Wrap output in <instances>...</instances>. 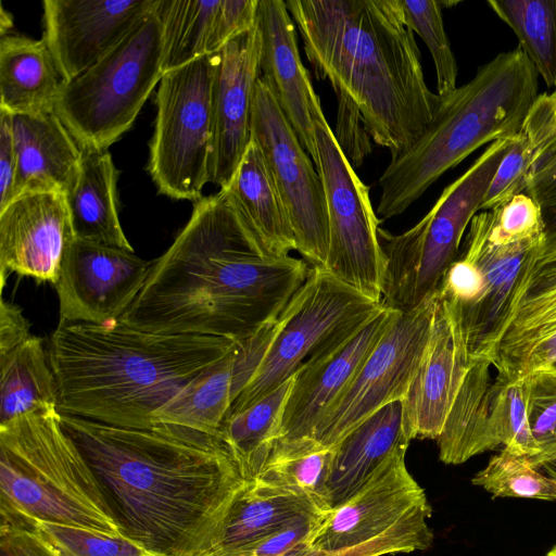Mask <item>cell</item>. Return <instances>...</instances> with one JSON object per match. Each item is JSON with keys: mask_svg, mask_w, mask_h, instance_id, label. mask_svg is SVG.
<instances>
[{"mask_svg": "<svg viewBox=\"0 0 556 556\" xmlns=\"http://www.w3.org/2000/svg\"><path fill=\"white\" fill-rule=\"evenodd\" d=\"M237 345L219 337L147 332L119 320H60L48 354L58 410L121 428L153 429L155 414Z\"/></svg>", "mask_w": 556, "mask_h": 556, "instance_id": "cell-4", "label": "cell"}, {"mask_svg": "<svg viewBox=\"0 0 556 556\" xmlns=\"http://www.w3.org/2000/svg\"><path fill=\"white\" fill-rule=\"evenodd\" d=\"M400 448L349 498L328 511L309 546L323 556H384L427 549L433 533L425 490Z\"/></svg>", "mask_w": 556, "mask_h": 556, "instance_id": "cell-9", "label": "cell"}, {"mask_svg": "<svg viewBox=\"0 0 556 556\" xmlns=\"http://www.w3.org/2000/svg\"><path fill=\"white\" fill-rule=\"evenodd\" d=\"M220 190L268 257L296 250L283 203L257 143L251 138L230 180Z\"/></svg>", "mask_w": 556, "mask_h": 556, "instance_id": "cell-25", "label": "cell"}, {"mask_svg": "<svg viewBox=\"0 0 556 556\" xmlns=\"http://www.w3.org/2000/svg\"><path fill=\"white\" fill-rule=\"evenodd\" d=\"M397 313L383 306L376 315L341 331L300 366L293 375L276 442L314 441L317 428Z\"/></svg>", "mask_w": 556, "mask_h": 556, "instance_id": "cell-16", "label": "cell"}, {"mask_svg": "<svg viewBox=\"0 0 556 556\" xmlns=\"http://www.w3.org/2000/svg\"><path fill=\"white\" fill-rule=\"evenodd\" d=\"M0 514L1 527L46 521L123 536L58 409L0 425Z\"/></svg>", "mask_w": 556, "mask_h": 556, "instance_id": "cell-6", "label": "cell"}, {"mask_svg": "<svg viewBox=\"0 0 556 556\" xmlns=\"http://www.w3.org/2000/svg\"><path fill=\"white\" fill-rule=\"evenodd\" d=\"M540 469H542L544 473L556 479V459L545 463Z\"/></svg>", "mask_w": 556, "mask_h": 556, "instance_id": "cell-51", "label": "cell"}, {"mask_svg": "<svg viewBox=\"0 0 556 556\" xmlns=\"http://www.w3.org/2000/svg\"><path fill=\"white\" fill-rule=\"evenodd\" d=\"M118 170L108 150H83L77 177L65 193L77 239L134 251L117 212Z\"/></svg>", "mask_w": 556, "mask_h": 556, "instance_id": "cell-29", "label": "cell"}, {"mask_svg": "<svg viewBox=\"0 0 556 556\" xmlns=\"http://www.w3.org/2000/svg\"><path fill=\"white\" fill-rule=\"evenodd\" d=\"M548 88L556 87V0H490Z\"/></svg>", "mask_w": 556, "mask_h": 556, "instance_id": "cell-36", "label": "cell"}, {"mask_svg": "<svg viewBox=\"0 0 556 556\" xmlns=\"http://www.w3.org/2000/svg\"><path fill=\"white\" fill-rule=\"evenodd\" d=\"M0 556H54L28 529L0 528Z\"/></svg>", "mask_w": 556, "mask_h": 556, "instance_id": "cell-48", "label": "cell"}, {"mask_svg": "<svg viewBox=\"0 0 556 556\" xmlns=\"http://www.w3.org/2000/svg\"><path fill=\"white\" fill-rule=\"evenodd\" d=\"M305 55L331 84L338 108L354 109L391 159L432 122L441 98L425 80L401 0H288Z\"/></svg>", "mask_w": 556, "mask_h": 556, "instance_id": "cell-3", "label": "cell"}, {"mask_svg": "<svg viewBox=\"0 0 556 556\" xmlns=\"http://www.w3.org/2000/svg\"><path fill=\"white\" fill-rule=\"evenodd\" d=\"M323 510L311 498L248 480L231 504L219 536L205 556H224Z\"/></svg>", "mask_w": 556, "mask_h": 556, "instance_id": "cell-28", "label": "cell"}, {"mask_svg": "<svg viewBox=\"0 0 556 556\" xmlns=\"http://www.w3.org/2000/svg\"><path fill=\"white\" fill-rule=\"evenodd\" d=\"M525 193L538 205L545 230L556 226V144L530 177Z\"/></svg>", "mask_w": 556, "mask_h": 556, "instance_id": "cell-45", "label": "cell"}, {"mask_svg": "<svg viewBox=\"0 0 556 556\" xmlns=\"http://www.w3.org/2000/svg\"><path fill=\"white\" fill-rule=\"evenodd\" d=\"M12 126L17 153L13 198L34 191L66 193L77 177L83 149L55 111L12 115Z\"/></svg>", "mask_w": 556, "mask_h": 556, "instance_id": "cell-24", "label": "cell"}, {"mask_svg": "<svg viewBox=\"0 0 556 556\" xmlns=\"http://www.w3.org/2000/svg\"><path fill=\"white\" fill-rule=\"evenodd\" d=\"M491 364L472 361L462 389L437 439L439 458L444 464L458 465L492 451L489 435V413L493 381Z\"/></svg>", "mask_w": 556, "mask_h": 556, "instance_id": "cell-33", "label": "cell"}, {"mask_svg": "<svg viewBox=\"0 0 556 556\" xmlns=\"http://www.w3.org/2000/svg\"><path fill=\"white\" fill-rule=\"evenodd\" d=\"M528 380V421L536 450L530 464L541 468L556 459V371L548 368L526 377Z\"/></svg>", "mask_w": 556, "mask_h": 556, "instance_id": "cell-42", "label": "cell"}, {"mask_svg": "<svg viewBox=\"0 0 556 556\" xmlns=\"http://www.w3.org/2000/svg\"><path fill=\"white\" fill-rule=\"evenodd\" d=\"M556 144V92L541 93L515 136L484 197L480 211L525 193L526 186Z\"/></svg>", "mask_w": 556, "mask_h": 556, "instance_id": "cell-31", "label": "cell"}, {"mask_svg": "<svg viewBox=\"0 0 556 556\" xmlns=\"http://www.w3.org/2000/svg\"><path fill=\"white\" fill-rule=\"evenodd\" d=\"M29 323L20 307L1 299L0 304V355L10 352L29 337Z\"/></svg>", "mask_w": 556, "mask_h": 556, "instance_id": "cell-47", "label": "cell"}, {"mask_svg": "<svg viewBox=\"0 0 556 556\" xmlns=\"http://www.w3.org/2000/svg\"><path fill=\"white\" fill-rule=\"evenodd\" d=\"M471 364L459 316L437 291L431 332L402 400L404 427L410 441L439 438Z\"/></svg>", "mask_w": 556, "mask_h": 556, "instance_id": "cell-19", "label": "cell"}, {"mask_svg": "<svg viewBox=\"0 0 556 556\" xmlns=\"http://www.w3.org/2000/svg\"><path fill=\"white\" fill-rule=\"evenodd\" d=\"M124 538L155 556H205L247 483L217 435L130 429L60 413Z\"/></svg>", "mask_w": 556, "mask_h": 556, "instance_id": "cell-1", "label": "cell"}, {"mask_svg": "<svg viewBox=\"0 0 556 556\" xmlns=\"http://www.w3.org/2000/svg\"><path fill=\"white\" fill-rule=\"evenodd\" d=\"M528 380H494L489 413L493 448L503 445L511 453L532 459L536 450L528 421Z\"/></svg>", "mask_w": 556, "mask_h": 556, "instance_id": "cell-38", "label": "cell"}, {"mask_svg": "<svg viewBox=\"0 0 556 556\" xmlns=\"http://www.w3.org/2000/svg\"><path fill=\"white\" fill-rule=\"evenodd\" d=\"M538 73L517 47L478 68L441 99L414 144L392 157L378 180L377 216L405 212L445 172L488 142L514 138L539 97Z\"/></svg>", "mask_w": 556, "mask_h": 556, "instance_id": "cell-5", "label": "cell"}, {"mask_svg": "<svg viewBox=\"0 0 556 556\" xmlns=\"http://www.w3.org/2000/svg\"><path fill=\"white\" fill-rule=\"evenodd\" d=\"M238 345L164 405L155 414L156 425H172L219 437L222 422L245 386Z\"/></svg>", "mask_w": 556, "mask_h": 556, "instance_id": "cell-30", "label": "cell"}, {"mask_svg": "<svg viewBox=\"0 0 556 556\" xmlns=\"http://www.w3.org/2000/svg\"><path fill=\"white\" fill-rule=\"evenodd\" d=\"M75 239L65 193L34 191L14 197L0 210L1 289L10 273L55 285Z\"/></svg>", "mask_w": 556, "mask_h": 556, "instance_id": "cell-20", "label": "cell"}, {"mask_svg": "<svg viewBox=\"0 0 556 556\" xmlns=\"http://www.w3.org/2000/svg\"><path fill=\"white\" fill-rule=\"evenodd\" d=\"M556 364V226L546 230L514 290L492 367L514 381Z\"/></svg>", "mask_w": 556, "mask_h": 556, "instance_id": "cell-17", "label": "cell"}, {"mask_svg": "<svg viewBox=\"0 0 556 556\" xmlns=\"http://www.w3.org/2000/svg\"><path fill=\"white\" fill-rule=\"evenodd\" d=\"M17 172L12 114L0 110V210L13 198Z\"/></svg>", "mask_w": 556, "mask_h": 556, "instance_id": "cell-46", "label": "cell"}, {"mask_svg": "<svg viewBox=\"0 0 556 556\" xmlns=\"http://www.w3.org/2000/svg\"><path fill=\"white\" fill-rule=\"evenodd\" d=\"M546 556H556V545L546 554Z\"/></svg>", "mask_w": 556, "mask_h": 556, "instance_id": "cell-52", "label": "cell"}, {"mask_svg": "<svg viewBox=\"0 0 556 556\" xmlns=\"http://www.w3.org/2000/svg\"><path fill=\"white\" fill-rule=\"evenodd\" d=\"M0 371V425L26 414L58 409V383L41 338L30 336L1 354Z\"/></svg>", "mask_w": 556, "mask_h": 556, "instance_id": "cell-32", "label": "cell"}, {"mask_svg": "<svg viewBox=\"0 0 556 556\" xmlns=\"http://www.w3.org/2000/svg\"><path fill=\"white\" fill-rule=\"evenodd\" d=\"M513 141L514 138L492 142L459 178L444 188L414 227L400 235L379 228L383 256L381 304L386 308L407 313L438 291Z\"/></svg>", "mask_w": 556, "mask_h": 556, "instance_id": "cell-7", "label": "cell"}, {"mask_svg": "<svg viewBox=\"0 0 556 556\" xmlns=\"http://www.w3.org/2000/svg\"><path fill=\"white\" fill-rule=\"evenodd\" d=\"M332 457L333 448L313 440L276 442L265 465L252 480L306 496L329 511L326 485Z\"/></svg>", "mask_w": 556, "mask_h": 556, "instance_id": "cell-35", "label": "cell"}, {"mask_svg": "<svg viewBox=\"0 0 556 556\" xmlns=\"http://www.w3.org/2000/svg\"><path fill=\"white\" fill-rule=\"evenodd\" d=\"M156 5L108 53L62 87L54 111L83 150H108L131 128L159 85L164 41Z\"/></svg>", "mask_w": 556, "mask_h": 556, "instance_id": "cell-8", "label": "cell"}, {"mask_svg": "<svg viewBox=\"0 0 556 556\" xmlns=\"http://www.w3.org/2000/svg\"><path fill=\"white\" fill-rule=\"evenodd\" d=\"M260 72L316 167L314 124L326 119L319 97L299 52L296 30L286 1L258 0Z\"/></svg>", "mask_w": 556, "mask_h": 556, "instance_id": "cell-23", "label": "cell"}, {"mask_svg": "<svg viewBox=\"0 0 556 556\" xmlns=\"http://www.w3.org/2000/svg\"><path fill=\"white\" fill-rule=\"evenodd\" d=\"M251 138L260 147L288 215L296 251L325 269L329 248L327 201L313 160L261 75L251 109Z\"/></svg>", "mask_w": 556, "mask_h": 556, "instance_id": "cell-14", "label": "cell"}, {"mask_svg": "<svg viewBox=\"0 0 556 556\" xmlns=\"http://www.w3.org/2000/svg\"><path fill=\"white\" fill-rule=\"evenodd\" d=\"M152 261L134 251L75 239L54 285L61 321L106 325L130 307L142 289Z\"/></svg>", "mask_w": 556, "mask_h": 556, "instance_id": "cell-18", "label": "cell"}, {"mask_svg": "<svg viewBox=\"0 0 556 556\" xmlns=\"http://www.w3.org/2000/svg\"><path fill=\"white\" fill-rule=\"evenodd\" d=\"M402 401L382 407L355 427L333 448L327 481L329 508L355 493L394 452L408 447Z\"/></svg>", "mask_w": 556, "mask_h": 556, "instance_id": "cell-26", "label": "cell"}, {"mask_svg": "<svg viewBox=\"0 0 556 556\" xmlns=\"http://www.w3.org/2000/svg\"><path fill=\"white\" fill-rule=\"evenodd\" d=\"M261 34L256 26L219 51L213 96L210 182L223 188L235 173L250 140L251 109L260 72Z\"/></svg>", "mask_w": 556, "mask_h": 556, "instance_id": "cell-22", "label": "cell"}, {"mask_svg": "<svg viewBox=\"0 0 556 556\" xmlns=\"http://www.w3.org/2000/svg\"><path fill=\"white\" fill-rule=\"evenodd\" d=\"M28 530L54 556H155L124 536L85 528L33 521Z\"/></svg>", "mask_w": 556, "mask_h": 556, "instance_id": "cell-41", "label": "cell"}, {"mask_svg": "<svg viewBox=\"0 0 556 556\" xmlns=\"http://www.w3.org/2000/svg\"><path fill=\"white\" fill-rule=\"evenodd\" d=\"M0 34L1 37L8 35L9 29L12 26V17L9 12L4 10V8L1 5L0 10Z\"/></svg>", "mask_w": 556, "mask_h": 556, "instance_id": "cell-49", "label": "cell"}, {"mask_svg": "<svg viewBox=\"0 0 556 556\" xmlns=\"http://www.w3.org/2000/svg\"><path fill=\"white\" fill-rule=\"evenodd\" d=\"M309 270L303 258L266 256L219 190L194 203L119 321L152 333L240 342L282 313Z\"/></svg>", "mask_w": 556, "mask_h": 556, "instance_id": "cell-2", "label": "cell"}, {"mask_svg": "<svg viewBox=\"0 0 556 556\" xmlns=\"http://www.w3.org/2000/svg\"><path fill=\"white\" fill-rule=\"evenodd\" d=\"M435 305L437 292L416 309L396 314L317 428L315 442L334 448L369 416L404 399L428 342Z\"/></svg>", "mask_w": 556, "mask_h": 556, "instance_id": "cell-15", "label": "cell"}, {"mask_svg": "<svg viewBox=\"0 0 556 556\" xmlns=\"http://www.w3.org/2000/svg\"><path fill=\"white\" fill-rule=\"evenodd\" d=\"M382 307L325 269L311 267L305 282L279 315L278 329L261 365L227 415L241 412L281 386L337 334Z\"/></svg>", "mask_w": 556, "mask_h": 556, "instance_id": "cell-12", "label": "cell"}, {"mask_svg": "<svg viewBox=\"0 0 556 556\" xmlns=\"http://www.w3.org/2000/svg\"><path fill=\"white\" fill-rule=\"evenodd\" d=\"M551 369L556 371V364L551 367Z\"/></svg>", "mask_w": 556, "mask_h": 556, "instance_id": "cell-53", "label": "cell"}, {"mask_svg": "<svg viewBox=\"0 0 556 556\" xmlns=\"http://www.w3.org/2000/svg\"><path fill=\"white\" fill-rule=\"evenodd\" d=\"M219 51L163 74L148 170L160 193L194 203L210 182L212 96Z\"/></svg>", "mask_w": 556, "mask_h": 556, "instance_id": "cell-11", "label": "cell"}, {"mask_svg": "<svg viewBox=\"0 0 556 556\" xmlns=\"http://www.w3.org/2000/svg\"><path fill=\"white\" fill-rule=\"evenodd\" d=\"M65 80L43 38L0 40V110L12 115L54 111Z\"/></svg>", "mask_w": 556, "mask_h": 556, "instance_id": "cell-27", "label": "cell"}, {"mask_svg": "<svg viewBox=\"0 0 556 556\" xmlns=\"http://www.w3.org/2000/svg\"><path fill=\"white\" fill-rule=\"evenodd\" d=\"M408 27L426 43L437 75V94L443 99L456 88L457 63L444 29L442 2L434 0H401Z\"/></svg>", "mask_w": 556, "mask_h": 556, "instance_id": "cell-40", "label": "cell"}, {"mask_svg": "<svg viewBox=\"0 0 556 556\" xmlns=\"http://www.w3.org/2000/svg\"><path fill=\"white\" fill-rule=\"evenodd\" d=\"M157 0H45L42 38L65 81L108 53Z\"/></svg>", "mask_w": 556, "mask_h": 556, "instance_id": "cell-21", "label": "cell"}, {"mask_svg": "<svg viewBox=\"0 0 556 556\" xmlns=\"http://www.w3.org/2000/svg\"><path fill=\"white\" fill-rule=\"evenodd\" d=\"M328 514V513H327ZM302 518L224 556H282L309 544L326 515Z\"/></svg>", "mask_w": 556, "mask_h": 556, "instance_id": "cell-43", "label": "cell"}, {"mask_svg": "<svg viewBox=\"0 0 556 556\" xmlns=\"http://www.w3.org/2000/svg\"><path fill=\"white\" fill-rule=\"evenodd\" d=\"M293 376L239 413L227 415L218 435L247 480L254 479L277 441Z\"/></svg>", "mask_w": 556, "mask_h": 556, "instance_id": "cell-34", "label": "cell"}, {"mask_svg": "<svg viewBox=\"0 0 556 556\" xmlns=\"http://www.w3.org/2000/svg\"><path fill=\"white\" fill-rule=\"evenodd\" d=\"M282 556H323V554L307 544Z\"/></svg>", "mask_w": 556, "mask_h": 556, "instance_id": "cell-50", "label": "cell"}, {"mask_svg": "<svg viewBox=\"0 0 556 556\" xmlns=\"http://www.w3.org/2000/svg\"><path fill=\"white\" fill-rule=\"evenodd\" d=\"M468 227L459 256L477 270L481 293L477 303L458 316L470 358L492 366L514 290L546 230L538 205L526 193L477 213Z\"/></svg>", "mask_w": 556, "mask_h": 556, "instance_id": "cell-10", "label": "cell"}, {"mask_svg": "<svg viewBox=\"0 0 556 556\" xmlns=\"http://www.w3.org/2000/svg\"><path fill=\"white\" fill-rule=\"evenodd\" d=\"M328 210L329 248L325 270L365 296L381 303L383 256L379 218L369 188L355 173L327 119L314 124Z\"/></svg>", "mask_w": 556, "mask_h": 556, "instance_id": "cell-13", "label": "cell"}, {"mask_svg": "<svg viewBox=\"0 0 556 556\" xmlns=\"http://www.w3.org/2000/svg\"><path fill=\"white\" fill-rule=\"evenodd\" d=\"M220 0H159L164 41V73L210 53Z\"/></svg>", "mask_w": 556, "mask_h": 556, "instance_id": "cell-37", "label": "cell"}, {"mask_svg": "<svg viewBox=\"0 0 556 556\" xmlns=\"http://www.w3.org/2000/svg\"><path fill=\"white\" fill-rule=\"evenodd\" d=\"M471 482L495 497L556 501V479L533 467L527 457L506 448L491 457Z\"/></svg>", "mask_w": 556, "mask_h": 556, "instance_id": "cell-39", "label": "cell"}, {"mask_svg": "<svg viewBox=\"0 0 556 556\" xmlns=\"http://www.w3.org/2000/svg\"><path fill=\"white\" fill-rule=\"evenodd\" d=\"M258 0H220L210 53L220 51L230 40L255 26Z\"/></svg>", "mask_w": 556, "mask_h": 556, "instance_id": "cell-44", "label": "cell"}]
</instances>
